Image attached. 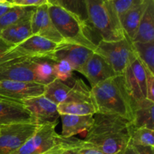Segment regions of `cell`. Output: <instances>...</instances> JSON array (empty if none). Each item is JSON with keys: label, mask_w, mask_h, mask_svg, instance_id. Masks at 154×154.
<instances>
[{"label": "cell", "mask_w": 154, "mask_h": 154, "mask_svg": "<svg viewBox=\"0 0 154 154\" xmlns=\"http://www.w3.org/2000/svg\"><path fill=\"white\" fill-rule=\"evenodd\" d=\"M132 131V123L126 119L96 114L84 141L104 154H123L130 144Z\"/></svg>", "instance_id": "1"}, {"label": "cell", "mask_w": 154, "mask_h": 154, "mask_svg": "<svg viewBox=\"0 0 154 154\" xmlns=\"http://www.w3.org/2000/svg\"><path fill=\"white\" fill-rule=\"evenodd\" d=\"M96 114L115 115L129 120L134 118L135 102L125 86L122 75H116L91 87Z\"/></svg>", "instance_id": "2"}, {"label": "cell", "mask_w": 154, "mask_h": 154, "mask_svg": "<svg viewBox=\"0 0 154 154\" xmlns=\"http://www.w3.org/2000/svg\"><path fill=\"white\" fill-rule=\"evenodd\" d=\"M48 11L53 23L65 42L96 51V44L92 37L91 29L78 17L52 1H48Z\"/></svg>", "instance_id": "3"}, {"label": "cell", "mask_w": 154, "mask_h": 154, "mask_svg": "<svg viewBox=\"0 0 154 154\" xmlns=\"http://www.w3.org/2000/svg\"><path fill=\"white\" fill-rule=\"evenodd\" d=\"M88 25L104 42H117L126 37L111 0H86Z\"/></svg>", "instance_id": "4"}, {"label": "cell", "mask_w": 154, "mask_h": 154, "mask_svg": "<svg viewBox=\"0 0 154 154\" xmlns=\"http://www.w3.org/2000/svg\"><path fill=\"white\" fill-rule=\"evenodd\" d=\"M95 53L106 61L116 75H123L126 66L135 55L132 42L126 36L117 42L99 40Z\"/></svg>", "instance_id": "5"}, {"label": "cell", "mask_w": 154, "mask_h": 154, "mask_svg": "<svg viewBox=\"0 0 154 154\" xmlns=\"http://www.w3.org/2000/svg\"><path fill=\"white\" fill-rule=\"evenodd\" d=\"M44 96L57 105L67 102H93L90 90L81 79L75 80L72 87L54 79L45 86Z\"/></svg>", "instance_id": "6"}, {"label": "cell", "mask_w": 154, "mask_h": 154, "mask_svg": "<svg viewBox=\"0 0 154 154\" xmlns=\"http://www.w3.org/2000/svg\"><path fill=\"white\" fill-rule=\"evenodd\" d=\"M59 47V44L36 35H32L22 43L8 51L5 62L19 58L48 59Z\"/></svg>", "instance_id": "7"}, {"label": "cell", "mask_w": 154, "mask_h": 154, "mask_svg": "<svg viewBox=\"0 0 154 154\" xmlns=\"http://www.w3.org/2000/svg\"><path fill=\"white\" fill-rule=\"evenodd\" d=\"M148 72H150L146 69L135 54L122 75L126 90L135 103L147 99Z\"/></svg>", "instance_id": "8"}, {"label": "cell", "mask_w": 154, "mask_h": 154, "mask_svg": "<svg viewBox=\"0 0 154 154\" xmlns=\"http://www.w3.org/2000/svg\"><path fill=\"white\" fill-rule=\"evenodd\" d=\"M35 122L20 123L0 129V154H13L35 132Z\"/></svg>", "instance_id": "9"}, {"label": "cell", "mask_w": 154, "mask_h": 154, "mask_svg": "<svg viewBox=\"0 0 154 154\" xmlns=\"http://www.w3.org/2000/svg\"><path fill=\"white\" fill-rule=\"evenodd\" d=\"M58 123L39 125L35 132L13 154H43L57 144L60 135L56 132Z\"/></svg>", "instance_id": "10"}, {"label": "cell", "mask_w": 154, "mask_h": 154, "mask_svg": "<svg viewBox=\"0 0 154 154\" xmlns=\"http://www.w3.org/2000/svg\"><path fill=\"white\" fill-rule=\"evenodd\" d=\"M36 59L19 58L0 64V81L36 82L35 68ZM37 83V82H36Z\"/></svg>", "instance_id": "11"}, {"label": "cell", "mask_w": 154, "mask_h": 154, "mask_svg": "<svg viewBox=\"0 0 154 154\" xmlns=\"http://www.w3.org/2000/svg\"><path fill=\"white\" fill-rule=\"evenodd\" d=\"M45 86L36 82L1 81L0 96L22 102L26 99L43 96Z\"/></svg>", "instance_id": "12"}, {"label": "cell", "mask_w": 154, "mask_h": 154, "mask_svg": "<svg viewBox=\"0 0 154 154\" xmlns=\"http://www.w3.org/2000/svg\"><path fill=\"white\" fill-rule=\"evenodd\" d=\"M32 34L41 36L55 43L66 42L53 23L48 11V1L35 8L31 18Z\"/></svg>", "instance_id": "13"}, {"label": "cell", "mask_w": 154, "mask_h": 154, "mask_svg": "<svg viewBox=\"0 0 154 154\" xmlns=\"http://www.w3.org/2000/svg\"><path fill=\"white\" fill-rule=\"evenodd\" d=\"M22 103L29 111L37 124L58 123V118L60 115L57 110V105L47 99L44 95L26 99Z\"/></svg>", "instance_id": "14"}, {"label": "cell", "mask_w": 154, "mask_h": 154, "mask_svg": "<svg viewBox=\"0 0 154 154\" xmlns=\"http://www.w3.org/2000/svg\"><path fill=\"white\" fill-rule=\"evenodd\" d=\"M93 53H95L94 51L85 47L64 42L59 45L57 49L48 60L54 63L62 60H66L70 63L74 71L79 72Z\"/></svg>", "instance_id": "15"}, {"label": "cell", "mask_w": 154, "mask_h": 154, "mask_svg": "<svg viewBox=\"0 0 154 154\" xmlns=\"http://www.w3.org/2000/svg\"><path fill=\"white\" fill-rule=\"evenodd\" d=\"M29 122L35 120L22 102L0 99V129L15 123Z\"/></svg>", "instance_id": "16"}, {"label": "cell", "mask_w": 154, "mask_h": 154, "mask_svg": "<svg viewBox=\"0 0 154 154\" xmlns=\"http://www.w3.org/2000/svg\"><path fill=\"white\" fill-rule=\"evenodd\" d=\"M78 72L87 78L91 87L116 76L106 61L96 53H93Z\"/></svg>", "instance_id": "17"}, {"label": "cell", "mask_w": 154, "mask_h": 154, "mask_svg": "<svg viewBox=\"0 0 154 154\" xmlns=\"http://www.w3.org/2000/svg\"><path fill=\"white\" fill-rule=\"evenodd\" d=\"M35 8L30 10L24 17L0 32V38L13 45L22 43L32 35L31 18Z\"/></svg>", "instance_id": "18"}, {"label": "cell", "mask_w": 154, "mask_h": 154, "mask_svg": "<svg viewBox=\"0 0 154 154\" xmlns=\"http://www.w3.org/2000/svg\"><path fill=\"white\" fill-rule=\"evenodd\" d=\"M62 137L71 138L81 132L88 131L94 121V115L77 116L62 114Z\"/></svg>", "instance_id": "19"}, {"label": "cell", "mask_w": 154, "mask_h": 154, "mask_svg": "<svg viewBox=\"0 0 154 154\" xmlns=\"http://www.w3.org/2000/svg\"><path fill=\"white\" fill-rule=\"evenodd\" d=\"M147 2L148 0H139L130 11L120 18V24L125 35L131 42L136 35L138 28L139 26L143 14L147 7Z\"/></svg>", "instance_id": "20"}, {"label": "cell", "mask_w": 154, "mask_h": 154, "mask_svg": "<svg viewBox=\"0 0 154 154\" xmlns=\"http://www.w3.org/2000/svg\"><path fill=\"white\" fill-rule=\"evenodd\" d=\"M154 102L146 99L135 102L134 107V118L131 123L133 128L154 129Z\"/></svg>", "instance_id": "21"}, {"label": "cell", "mask_w": 154, "mask_h": 154, "mask_svg": "<svg viewBox=\"0 0 154 154\" xmlns=\"http://www.w3.org/2000/svg\"><path fill=\"white\" fill-rule=\"evenodd\" d=\"M132 42H154V1L148 0L136 35Z\"/></svg>", "instance_id": "22"}, {"label": "cell", "mask_w": 154, "mask_h": 154, "mask_svg": "<svg viewBox=\"0 0 154 154\" xmlns=\"http://www.w3.org/2000/svg\"><path fill=\"white\" fill-rule=\"evenodd\" d=\"M57 110L60 114L68 115L88 116L95 115L97 113L93 102H67L57 105Z\"/></svg>", "instance_id": "23"}, {"label": "cell", "mask_w": 154, "mask_h": 154, "mask_svg": "<svg viewBox=\"0 0 154 154\" xmlns=\"http://www.w3.org/2000/svg\"><path fill=\"white\" fill-rule=\"evenodd\" d=\"M135 54L143 66L154 74V42H132Z\"/></svg>", "instance_id": "24"}, {"label": "cell", "mask_w": 154, "mask_h": 154, "mask_svg": "<svg viewBox=\"0 0 154 154\" xmlns=\"http://www.w3.org/2000/svg\"><path fill=\"white\" fill-rule=\"evenodd\" d=\"M54 62L48 59H36L35 68L36 82L46 86L56 79L54 75Z\"/></svg>", "instance_id": "25"}, {"label": "cell", "mask_w": 154, "mask_h": 154, "mask_svg": "<svg viewBox=\"0 0 154 154\" xmlns=\"http://www.w3.org/2000/svg\"><path fill=\"white\" fill-rule=\"evenodd\" d=\"M34 8H21L13 6L8 11L0 17V32L20 20Z\"/></svg>", "instance_id": "26"}, {"label": "cell", "mask_w": 154, "mask_h": 154, "mask_svg": "<svg viewBox=\"0 0 154 154\" xmlns=\"http://www.w3.org/2000/svg\"><path fill=\"white\" fill-rule=\"evenodd\" d=\"M153 130L147 128H133L131 134L130 144L134 146L154 147Z\"/></svg>", "instance_id": "27"}, {"label": "cell", "mask_w": 154, "mask_h": 154, "mask_svg": "<svg viewBox=\"0 0 154 154\" xmlns=\"http://www.w3.org/2000/svg\"><path fill=\"white\" fill-rule=\"evenodd\" d=\"M52 2L55 4L63 7V8L66 9L71 13L76 15L83 22L88 25L86 1H60V0H56V1Z\"/></svg>", "instance_id": "28"}, {"label": "cell", "mask_w": 154, "mask_h": 154, "mask_svg": "<svg viewBox=\"0 0 154 154\" xmlns=\"http://www.w3.org/2000/svg\"><path fill=\"white\" fill-rule=\"evenodd\" d=\"M66 154H104L92 144L84 140L67 138Z\"/></svg>", "instance_id": "29"}, {"label": "cell", "mask_w": 154, "mask_h": 154, "mask_svg": "<svg viewBox=\"0 0 154 154\" xmlns=\"http://www.w3.org/2000/svg\"><path fill=\"white\" fill-rule=\"evenodd\" d=\"M74 69L70 63L66 60H62L54 64V75L56 79L66 83L73 77Z\"/></svg>", "instance_id": "30"}, {"label": "cell", "mask_w": 154, "mask_h": 154, "mask_svg": "<svg viewBox=\"0 0 154 154\" xmlns=\"http://www.w3.org/2000/svg\"><path fill=\"white\" fill-rule=\"evenodd\" d=\"M138 1L139 0H111L113 8L119 20L130 11L138 2Z\"/></svg>", "instance_id": "31"}, {"label": "cell", "mask_w": 154, "mask_h": 154, "mask_svg": "<svg viewBox=\"0 0 154 154\" xmlns=\"http://www.w3.org/2000/svg\"><path fill=\"white\" fill-rule=\"evenodd\" d=\"M66 140L67 138H63L61 135H60V138H58L57 144L52 148H51L43 154H66V151H67Z\"/></svg>", "instance_id": "32"}, {"label": "cell", "mask_w": 154, "mask_h": 154, "mask_svg": "<svg viewBox=\"0 0 154 154\" xmlns=\"http://www.w3.org/2000/svg\"><path fill=\"white\" fill-rule=\"evenodd\" d=\"M48 0H11L13 6L21 8H37L48 2Z\"/></svg>", "instance_id": "33"}, {"label": "cell", "mask_w": 154, "mask_h": 154, "mask_svg": "<svg viewBox=\"0 0 154 154\" xmlns=\"http://www.w3.org/2000/svg\"><path fill=\"white\" fill-rule=\"evenodd\" d=\"M14 45L8 43L2 38H0V64L5 62V57L8 51L14 48Z\"/></svg>", "instance_id": "34"}, {"label": "cell", "mask_w": 154, "mask_h": 154, "mask_svg": "<svg viewBox=\"0 0 154 154\" xmlns=\"http://www.w3.org/2000/svg\"><path fill=\"white\" fill-rule=\"evenodd\" d=\"M147 99L154 102V74L150 72L147 73Z\"/></svg>", "instance_id": "35"}, {"label": "cell", "mask_w": 154, "mask_h": 154, "mask_svg": "<svg viewBox=\"0 0 154 154\" xmlns=\"http://www.w3.org/2000/svg\"><path fill=\"white\" fill-rule=\"evenodd\" d=\"M12 7H13V5L11 3L10 1L0 0V17L7 13Z\"/></svg>", "instance_id": "36"}, {"label": "cell", "mask_w": 154, "mask_h": 154, "mask_svg": "<svg viewBox=\"0 0 154 154\" xmlns=\"http://www.w3.org/2000/svg\"><path fill=\"white\" fill-rule=\"evenodd\" d=\"M138 154H154V147L132 145Z\"/></svg>", "instance_id": "37"}, {"label": "cell", "mask_w": 154, "mask_h": 154, "mask_svg": "<svg viewBox=\"0 0 154 154\" xmlns=\"http://www.w3.org/2000/svg\"><path fill=\"white\" fill-rule=\"evenodd\" d=\"M123 154H138L136 153V151L135 150V149L133 148V147L132 146V144H129V146L126 147V150L123 153Z\"/></svg>", "instance_id": "38"}, {"label": "cell", "mask_w": 154, "mask_h": 154, "mask_svg": "<svg viewBox=\"0 0 154 154\" xmlns=\"http://www.w3.org/2000/svg\"><path fill=\"white\" fill-rule=\"evenodd\" d=\"M0 99H5V98H3V97H2V96H0Z\"/></svg>", "instance_id": "39"}]
</instances>
